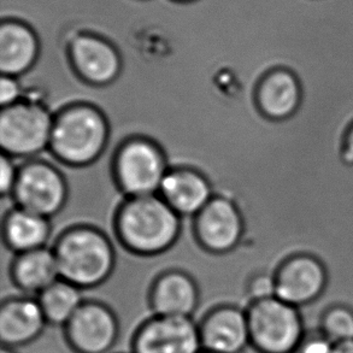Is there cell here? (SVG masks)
<instances>
[{
    "label": "cell",
    "mask_w": 353,
    "mask_h": 353,
    "mask_svg": "<svg viewBox=\"0 0 353 353\" xmlns=\"http://www.w3.org/2000/svg\"><path fill=\"white\" fill-rule=\"evenodd\" d=\"M117 230L134 252L153 254L167 250L179 235V214L161 196H133L117 216Z\"/></svg>",
    "instance_id": "obj_1"
},
{
    "label": "cell",
    "mask_w": 353,
    "mask_h": 353,
    "mask_svg": "<svg viewBox=\"0 0 353 353\" xmlns=\"http://www.w3.org/2000/svg\"><path fill=\"white\" fill-rule=\"evenodd\" d=\"M54 254L61 279L79 288L105 281L114 268L110 243L91 228L69 230L59 239Z\"/></svg>",
    "instance_id": "obj_2"
},
{
    "label": "cell",
    "mask_w": 353,
    "mask_h": 353,
    "mask_svg": "<svg viewBox=\"0 0 353 353\" xmlns=\"http://www.w3.org/2000/svg\"><path fill=\"white\" fill-rule=\"evenodd\" d=\"M106 140L105 117L96 108L70 106L53 121L50 148L62 162L86 165L101 154Z\"/></svg>",
    "instance_id": "obj_3"
},
{
    "label": "cell",
    "mask_w": 353,
    "mask_h": 353,
    "mask_svg": "<svg viewBox=\"0 0 353 353\" xmlns=\"http://www.w3.org/2000/svg\"><path fill=\"white\" fill-rule=\"evenodd\" d=\"M251 346L259 353H293L305 333L299 307L274 296L248 310Z\"/></svg>",
    "instance_id": "obj_4"
},
{
    "label": "cell",
    "mask_w": 353,
    "mask_h": 353,
    "mask_svg": "<svg viewBox=\"0 0 353 353\" xmlns=\"http://www.w3.org/2000/svg\"><path fill=\"white\" fill-rule=\"evenodd\" d=\"M53 119L45 108L34 103H16L3 108L0 143L11 156H32L50 146Z\"/></svg>",
    "instance_id": "obj_5"
},
{
    "label": "cell",
    "mask_w": 353,
    "mask_h": 353,
    "mask_svg": "<svg viewBox=\"0 0 353 353\" xmlns=\"http://www.w3.org/2000/svg\"><path fill=\"white\" fill-rule=\"evenodd\" d=\"M115 170L119 185L132 196H151L159 191L167 175L162 151L145 139H133L119 148Z\"/></svg>",
    "instance_id": "obj_6"
},
{
    "label": "cell",
    "mask_w": 353,
    "mask_h": 353,
    "mask_svg": "<svg viewBox=\"0 0 353 353\" xmlns=\"http://www.w3.org/2000/svg\"><path fill=\"white\" fill-rule=\"evenodd\" d=\"M12 193L21 209L48 217L62 208L67 186L56 168L48 163L30 162L17 172Z\"/></svg>",
    "instance_id": "obj_7"
},
{
    "label": "cell",
    "mask_w": 353,
    "mask_h": 353,
    "mask_svg": "<svg viewBox=\"0 0 353 353\" xmlns=\"http://www.w3.org/2000/svg\"><path fill=\"white\" fill-rule=\"evenodd\" d=\"M199 325L185 316H153L137 330L133 353H201Z\"/></svg>",
    "instance_id": "obj_8"
},
{
    "label": "cell",
    "mask_w": 353,
    "mask_h": 353,
    "mask_svg": "<svg viewBox=\"0 0 353 353\" xmlns=\"http://www.w3.org/2000/svg\"><path fill=\"white\" fill-rule=\"evenodd\" d=\"M274 276L277 298L299 309L320 299L328 285L325 264L306 253L287 258Z\"/></svg>",
    "instance_id": "obj_9"
},
{
    "label": "cell",
    "mask_w": 353,
    "mask_h": 353,
    "mask_svg": "<svg viewBox=\"0 0 353 353\" xmlns=\"http://www.w3.org/2000/svg\"><path fill=\"white\" fill-rule=\"evenodd\" d=\"M65 338L77 353H106L119 338V321L108 306L83 303L64 325Z\"/></svg>",
    "instance_id": "obj_10"
},
{
    "label": "cell",
    "mask_w": 353,
    "mask_h": 353,
    "mask_svg": "<svg viewBox=\"0 0 353 353\" xmlns=\"http://www.w3.org/2000/svg\"><path fill=\"white\" fill-rule=\"evenodd\" d=\"M203 350L212 353H241L251 345L248 312L238 306H219L199 325Z\"/></svg>",
    "instance_id": "obj_11"
},
{
    "label": "cell",
    "mask_w": 353,
    "mask_h": 353,
    "mask_svg": "<svg viewBox=\"0 0 353 353\" xmlns=\"http://www.w3.org/2000/svg\"><path fill=\"white\" fill-rule=\"evenodd\" d=\"M196 232L209 251L227 252L243 236V217L234 203L222 196L212 198L196 215Z\"/></svg>",
    "instance_id": "obj_12"
},
{
    "label": "cell",
    "mask_w": 353,
    "mask_h": 353,
    "mask_svg": "<svg viewBox=\"0 0 353 353\" xmlns=\"http://www.w3.org/2000/svg\"><path fill=\"white\" fill-rule=\"evenodd\" d=\"M69 54L79 75L91 83L106 85L119 77L121 58L105 39L80 34L72 39Z\"/></svg>",
    "instance_id": "obj_13"
},
{
    "label": "cell",
    "mask_w": 353,
    "mask_h": 353,
    "mask_svg": "<svg viewBox=\"0 0 353 353\" xmlns=\"http://www.w3.org/2000/svg\"><path fill=\"white\" fill-rule=\"evenodd\" d=\"M303 88L294 72L286 68L268 72L256 91L258 109L274 121L290 119L301 108Z\"/></svg>",
    "instance_id": "obj_14"
},
{
    "label": "cell",
    "mask_w": 353,
    "mask_h": 353,
    "mask_svg": "<svg viewBox=\"0 0 353 353\" xmlns=\"http://www.w3.org/2000/svg\"><path fill=\"white\" fill-rule=\"evenodd\" d=\"M48 321L38 301L10 298L0 309V339L4 347L29 344L43 333Z\"/></svg>",
    "instance_id": "obj_15"
},
{
    "label": "cell",
    "mask_w": 353,
    "mask_h": 353,
    "mask_svg": "<svg viewBox=\"0 0 353 353\" xmlns=\"http://www.w3.org/2000/svg\"><path fill=\"white\" fill-rule=\"evenodd\" d=\"M150 301L154 315L192 317L199 303V292L186 274L165 272L153 283Z\"/></svg>",
    "instance_id": "obj_16"
},
{
    "label": "cell",
    "mask_w": 353,
    "mask_h": 353,
    "mask_svg": "<svg viewBox=\"0 0 353 353\" xmlns=\"http://www.w3.org/2000/svg\"><path fill=\"white\" fill-rule=\"evenodd\" d=\"M162 198L179 215H198L212 199L205 177L192 169L167 172L161 185Z\"/></svg>",
    "instance_id": "obj_17"
},
{
    "label": "cell",
    "mask_w": 353,
    "mask_h": 353,
    "mask_svg": "<svg viewBox=\"0 0 353 353\" xmlns=\"http://www.w3.org/2000/svg\"><path fill=\"white\" fill-rule=\"evenodd\" d=\"M39 54V40L32 28L19 21H3L0 26V70L17 77L33 65Z\"/></svg>",
    "instance_id": "obj_18"
},
{
    "label": "cell",
    "mask_w": 353,
    "mask_h": 353,
    "mask_svg": "<svg viewBox=\"0 0 353 353\" xmlns=\"http://www.w3.org/2000/svg\"><path fill=\"white\" fill-rule=\"evenodd\" d=\"M12 279L19 290L40 294L61 279L56 254L43 248L21 253L12 267Z\"/></svg>",
    "instance_id": "obj_19"
},
{
    "label": "cell",
    "mask_w": 353,
    "mask_h": 353,
    "mask_svg": "<svg viewBox=\"0 0 353 353\" xmlns=\"http://www.w3.org/2000/svg\"><path fill=\"white\" fill-rule=\"evenodd\" d=\"M50 235L46 217L19 208L11 211L4 223V236L10 248L17 252L41 248Z\"/></svg>",
    "instance_id": "obj_20"
},
{
    "label": "cell",
    "mask_w": 353,
    "mask_h": 353,
    "mask_svg": "<svg viewBox=\"0 0 353 353\" xmlns=\"http://www.w3.org/2000/svg\"><path fill=\"white\" fill-rule=\"evenodd\" d=\"M39 304L48 323L65 325L83 304L80 288L59 279L39 294Z\"/></svg>",
    "instance_id": "obj_21"
},
{
    "label": "cell",
    "mask_w": 353,
    "mask_h": 353,
    "mask_svg": "<svg viewBox=\"0 0 353 353\" xmlns=\"http://www.w3.org/2000/svg\"><path fill=\"white\" fill-rule=\"evenodd\" d=\"M317 328L334 343L353 340V309L344 304H334L321 314Z\"/></svg>",
    "instance_id": "obj_22"
},
{
    "label": "cell",
    "mask_w": 353,
    "mask_h": 353,
    "mask_svg": "<svg viewBox=\"0 0 353 353\" xmlns=\"http://www.w3.org/2000/svg\"><path fill=\"white\" fill-rule=\"evenodd\" d=\"M334 346L319 328L306 330L293 353H333Z\"/></svg>",
    "instance_id": "obj_23"
},
{
    "label": "cell",
    "mask_w": 353,
    "mask_h": 353,
    "mask_svg": "<svg viewBox=\"0 0 353 353\" xmlns=\"http://www.w3.org/2000/svg\"><path fill=\"white\" fill-rule=\"evenodd\" d=\"M248 293L252 301H265L276 296V283L274 274L259 272L248 282Z\"/></svg>",
    "instance_id": "obj_24"
},
{
    "label": "cell",
    "mask_w": 353,
    "mask_h": 353,
    "mask_svg": "<svg viewBox=\"0 0 353 353\" xmlns=\"http://www.w3.org/2000/svg\"><path fill=\"white\" fill-rule=\"evenodd\" d=\"M21 88L19 82L12 77L3 75L0 80V103L3 108L14 105L19 98Z\"/></svg>",
    "instance_id": "obj_25"
},
{
    "label": "cell",
    "mask_w": 353,
    "mask_h": 353,
    "mask_svg": "<svg viewBox=\"0 0 353 353\" xmlns=\"http://www.w3.org/2000/svg\"><path fill=\"white\" fill-rule=\"evenodd\" d=\"M0 172H1V179H0V190L3 196L8 194L9 192L14 191V182L17 174L14 172L12 164L10 162L9 158L6 156H1V163H0Z\"/></svg>",
    "instance_id": "obj_26"
},
{
    "label": "cell",
    "mask_w": 353,
    "mask_h": 353,
    "mask_svg": "<svg viewBox=\"0 0 353 353\" xmlns=\"http://www.w3.org/2000/svg\"><path fill=\"white\" fill-rule=\"evenodd\" d=\"M340 156L345 164L353 167V122L350 124L345 132L343 143H341Z\"/></svg>",
    "instance_id": "obj_27"
},
{
    "label": "cell",
    "mask_w": 353,
    "mask_h": 353,
    "mask_svg": "<svg viewBox=\"0 0 353 353\" xmlns=\"http://www.w3.org/2000/svg\"><path fill=\"white\" fill-rule=\"evenodd\" d=\"M333 353H353V340L335 344Z\"/></svg>",
    "instance_id": "obj_28"
},
{
    "label": "cell",
    "mask_w": 353,
    "mask_h": 353,
    "mask_svg": "<svg viewBox=\"0 0 353 353\" xmlns=\"http://www.w3.org/2000/svg\"><path fill=\"white\" fill-rule=\"evenodd\" d=\"M0 353H16L14 352V350L12 349H9V347H4V346H3V349H1V352Z\"/></svg>",
    "instance_id": "obj_29"
},
{
    "label": "cell",
    "mask_w": 353,
    "mask_h": 353,
    "mask_svg": "<svg viewBox=\"0 0 353 353\" xmlns=\"http://www.w3.org/2000/svg\"><path fill=\"white\" fill-rule=\"evenodd\" d=\"M175 1H180V3H191V1H194V0H175Z\"/></svg>",
    "instance_id": "obj_30"
},
{
    "label": "cell",
    "mask_w": 353,
    "mask_h": 353,
    "mask_svg": "<svg viewBox=\"0 0 353 353\" xmlns=\"http://www.w3.org/2000/svg\"><path fill=\"white\" fill-rule=\"evenodd\" d=\"M201 353H212V352H208V351H204V350H203V351H201Z\"/></svg>",
    "instance_id": "obj_31"
}]
</instances>
